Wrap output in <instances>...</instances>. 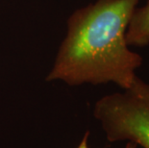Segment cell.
Instances as JSON below:
<instances>
[{
  "mask_svg": "<svg viewBox=\"0 0 149 148\" xmlns=\"http://www.w3.org/2000/svg\"><path fill=\"white\" fill-rule=\"evenodd\" d=\"M126 42L129 46L149 45V0L144 5L135 8L126 31Z\"/></svg>",
  "mask_w": 149,
  "mask_h": 148,
  "instance_id": "3957f363",
  "label": "cell"
},
{
  "mask_svg": "<svg viewBox=\"0 0 149 148\" xmlns=\"http://www.w3.org/2000/svg\"><path fill=\"white\" fill-rule=\"evenodd\" d=\"M88 137H90V132L87 131L86 133L84 134L83 138H82L81 141L79 142V144L77 145L76 148H90L88 146ZM124 148H138V145L133 142H126L125 143V146Z\"/></svg>",
  "mask_w": 149,
  "mask_h": 148,
  "instance_id": "277c9868",
  "label": "cell"
},
{
  "mask_svg": "<svg viewBox=\"0 0 149 148\" xmlns=\"http://www.w3.org/2000/svg\"><path fill=\"white\" fill-rule=\"evenodd\" d=\"M93 116L109 142H133L149 148V83L136 77L128 89L102 96Z\"/></svg>",
  "mask_w": 149,
  "mask_h": 148,
  "instance_id": "7a4b0ae2",
  "label": "cell"
},
{
  "mask_svg": "<svg viewBox=\"0 0 149 148\" xmlns=\"http://www.w3.org/2000/svg\"><path fill=\"white\" fill-rule=\"evenodd\" d=\"M139 0H95L75 10L46 82L68 86L115 84L128 89L143 59L130 49L126 31Z\"/></svg>",
  "mask_w": 149,
  "mask_h": 148,
  "instance_id": "6da1fadb",
  "label": "cell"
}]
</instances>
